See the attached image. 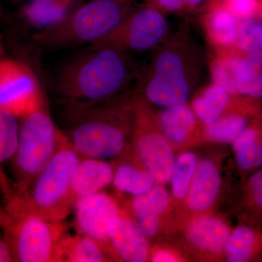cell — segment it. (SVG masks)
<instances>
[{"label": "cell", "mask_w": 262, "mask_h": 262, "mask_svg": "<svg viewBox=\"0 0 262 262\" xmlns=\"http://www.w3.org/2000/svg\"><path fill=\"white\" fill-rule=\"evenodd\" d=\"M231 230L225 221L210 215H201L188 226L187 238L193 247L203 252L224 255Z\"/></svg>", "instance_id": "cell-16"}, {"label": "cell", "mask_w": 262, "mask_h": 262, "mask_svg": "<svg viewBox=\"0 0 262 262\" xmlns=\"http://www.w3.org/2000/svg\"><path fill=\"white\" fill-rule=\"evenodd\" d=\"M213 0H184L185 12L198 10H206L211 4Z\"/></svg>", "instance_id": "cell-34"}, {"label": "cell", "mask_w": 262, "mask_h": 262, "mask_svg": "<svg viewBox=\"0 0 262 262\" xmlns=\"http://www.w3.org/2000/svg\"><path fill=\"white\" fill-rule=\"evenodd\" d=\"M252 103L250 98L232 96L222 86L211 82L196 93L191 107L200 122L206 126L227 112L246 107Z\"/></svg>", "instance_id": "cell-13"}, {"label": "cell", "mask_w": 262, "mask_h": 262, "mask_svg": "<svg viewBox=\"0 0 262 262\" xmlns=\"http://www.w3.org/2000/svg\"><path fill=\"white\" fill-rule=\"evenodd\" d=\"M237 63V96L262 100V52H239Z\"/></svg>", "instance_id": "cell-24"}, {"label": "cell", "mask_w": 262, "mask_h": 262, "mask_svg": "<svg viewBox=\"0 0 262 262\" xmlns=\"http://www.w3.org/2000/svg\"><path fill=\"white\" fill-rule=\"evenodd\" d=\"M74 211L77 232L92 237L108 248L110 223L122 213L116 200L101 191L77 199Z\"/></svg>", "instance_id": "cell-11"}, {"label": "cell", "mask_w": 262, "mask_h": 262, "mask_svg": "<svg viewBox=\"0 0 262 262\" xmlns=\"http://www.w3.org/2000/svg\"><path fill=\"white\" fill-rule=\"evenodd\" d=\"M131 136L138 160L156 184L163 185L170 182L177 160L173 145L160 130L150 105L135 94Z\"/></svg>", "instance_id": "cell-9"}, {"label": "cell", "mask_w": 262, "mask_h": 262, "mask_svg": "<svg viewBox=\"0 0 262 262\" xmlns=\"http://www.w3.org/2000/svg\"><path fill=\"white\" fill-rule=\"evenodd\" d=\"M2 13V8H1V5H0V15H1Z\"/></svg>", "instance_id": "cell-40"}, {"label": "cell", "mask_w": 262, "mask_h": 262, "mask_svg": "<svg viewBox=\"0 0 262 262\" xmlns=\"http://www.w3.org/2000/svg\"><path fill=\"white\" fill-rule=\"evenodd\" d=\"M170 195L163 185L155 184L147 192L134 196L130 203L134 222L146 237L158 234L160 217L168 209Z\"/></svg>", "instance_id": "cell-15"}, {"label": "cell", "mask_w": 262, "mask_h": 262, "mask_svg": "<svg viewBox=\"0 0 262 262\" xmlns=\"http://www.w3.org/2000/svg\"><path fill=\"white\" fill-rule=\"evenodd\" d=\"M67 136L82 158L107 160L121 155L132 135L134 91L94 101L63 99Z\"/></svg>", "instance_id": "cell-1"}, {"label": "cell", "mask_w": 262, "mask_h": 262, "mask_svg": "<svg viewBox=\"0 0 262 262\" xmlns=\"http://www.w3.org/2000/svg\"><path fill=\"white\" fill-rule=\"evenodd\" d=\"M221 185L222 177L216 165L208 158L198 160L186 196L188 208L194 213L209 209L220 194Z\"/></svg>", "instance_id": "cell-14"}, {"label": "cell", "mask_w": 262, "mask_h": 262, "mask_svg": "<svg viewBox=\"0 0 262 262\" xmlns=\"http://www.w3.org/2000/svg\"><path fill=\"white\" fill-rule=\"evenodd\" d=\"M203 61L201 51L182 29L155 49L145 72L140 73L136 96L159 107L187 103L201 82Z\"/></svg>", "instance_id": "cell-2"}, {"label": "cell", "mask_w": 262, "mask_h": 262, "mask_svg": "<svg viewBox=\"0 0 262 262\" xmlns=\"http://www.w3.org/2000/svg\"><path fill=\"white\" fill-rule=\"evenodd\" d=\"M170 24L165 13L152 5L141 4L118 27L88 48H113L127 53L156 49L166 40Z\"/></svg>", "instance_id": "cell-8"}, {"label": "cell", "mask_w": 262, "mask_h": 262, "mask_svg": "<svg viewBox=\"0 0 262 262\" xmlns=\"http://www.w3.org/2000/svg\"><path fill=\"white\" fill-rule=\"evenodd\" d=\"M150 260L154 262H176L179 261V256L176 253L165 249L155 250L150 253Z\"/></svg>", "instance_id": "cell-33"}, {"label": "cell", "mask_w": 262, "mask_h": 262, "mask_svg": "<svg viewBox=\"0 0 262 262\" xmlns=\"http://www.w3.org/2000/svg\"><path fill=\"white\" fill-rule=\"evenodd\" d=\"M112 184L120 192L134 196L147 192L157 184L151 174L142 165L140 167L122 163L115 168Z\"/></svg>", "instance_id": "cell-28"}, {"label": "cell", "mask_w": 262, "mask_h": 262, "mask_svg": "<svg viewBox=\"0 0 262 262\" xmlns=\"http://www.w3.org/2000/svg\"><path fill=\"white\" fill-rule=\"evenodd\" d=\"M194 153L186 151L176 160L170 182L172 196L178 201L185 199L198 165Z\"/></svg>", "instance_id": "cell-30"}, {"label": "cell", "mask_w": 262, "mask_h": 262, "mask_svg": "<svg viewBox=\"0 0 262 262\" xmlns=\"http://www.w3.org/2000/svg\"><path fill=\"white\" fill-rule=\"evenodd\" d=\"M114 170L113 164L107 160L82 158L72 180V190L76 201L101 192L112 184Z\"/></svg>", "instance_id": "cell-18"}, {"label": "cell", "mask_w": 262, "mask_h": 262, "mask_svg": "<svg viewBox=\"0 0 262 262\" xmlns=\"http://www.w3.org/2000/svg\"><path fill=\"white\" fill-rule=\"evenodd\" d=\"M18 117L0 110V193L4 201L14 192L2 168L5 162L13 159L18 144Z\"/></svg>", "instance_id": "cell-26"}, {"label": "cell", "mask_w": 262, "mask_h": 262, "mask_svg": "<svg viewBox=\"0 0 262 262\" xmlns=\"http://www.w3.org/2000/svg\"><path fill=\"white\" fill-rule=\"evenodd\" d=\"M232 145L241 173L247 177L262 168V114L250 120Z\"/></svg>", "instance_id": "cell-21"}, {"label": "cell", "mask_w": 262, "mask_h": 262, "mask_svg": "<svg viewBox=\"0 0 262 262\" xmlns=\"http://www.w3.org/2000/svg\"><path fill=\"white\" fill-rule=\"evenodd\" d=\"M61 130L52 120L44 103L22 117L18 144L13 158L15 194H23L30 187L54 155Z\"/></svg>", "instance_id": "cell-6"}, {"label": "cell", "mask_w": 262, "mask_h": 262, "mask_svg": "<svg viewBox=\"0 0 262 262\" xmlns=\"http://www.w3.org/2000/svg\"><path fill=\"white\" fill-rule=\"evenodd\" d=\"M139 75L130 53L113 48H88L62 69L56 89L65 100L98 101L129 91Z\"/></svg>", "instance_id": "cell-3"}, {"label": "cell", "mask_w": 262, "mask_h": 262, "mask_svg": "<svg viewBox=\"0 0 262 262\" xmlns=\"http://www.w3.org/2000/svg\"><path fill=\"white\" fill-rule=\"evenodd\" d=\"M256 16L262 22V6H260L259 9L256 13Z\"/></svg>", "instance_id": "cell-37"}, {"label": "cell", "mask_w": 262, "mask_h": 262, "mask_svg": "<svg viewBox=\"0 0 262 262\" xmlns=\"http://www.w3.org/2000/svg\"><path fill=\"white\" fill-rule=\"evenodd\" d=\"M261 114V110L252 107L230 110L211 125L205 126V137L212 142L232 144L249 123L250 117Z\"/></svg>", "instance_id": "cell-23"}, {"label": "cell", "mask_w": 262, "mask_h": 262, "mask_svg": "<svg viewBox=\"0 0 262 262\" xmlns=\"http://www.w3.org/2000/svg\"><path fill=\"white\" fill-rule=\"evenodd\" d=\"M0 228L13 261L53 262L57 244L67 233L68 225L63 220L13 214L3 206H0Z\"/></svg>", "instance_id": "cell-7"}, {"label": "cell", "mask_w": 262, "mask_h": 262, "mask_svg": "<svg viewBox=\"0 0 262 262\" xmlns=\"http://www.w3.org/2000/svg\"><path fill=\"white\" fill-rule=\"evenodd\" d=\"M13 261L9 246L5 238L0 237V262Z\"/></svg>", "instance_id": "cell-35"}, {"label": "cell", "mask_w": 262, "mask_h": 262, "mask_svg": "<svg viewBox=\"0 0 262 262\" xmlns=\"http://www.w3.org/2000/svg\"><path fill=\"white\" fill-rule=\"evenodd\" d=\"M81 159L82 157L61 130L56 151L51 160L25 192L13 193L4 201L5 209L13 214L64 220L75 208L72 180Z\"/></svg>", "instance_id": "cell-4"}, {"label": "cell", "mask_w": 262, "mask_h": 262, "mask_svg": "<svg viewBox=\"0 0 262 262\" xmlns=\"http://www.w3.org/2000/svg\"><path fill=\"white\" fill-rule=\"evenodd\" d=\"M238 23L232 12L215 2L205 10L202 18L207 39L215 51L235 48Z\"/></svg>", "instance_id": "cell-17"}, {"label": "cell", "mask_w": 262, "mask_h": 262, "mask_svg": "<svg viewBox=\"0 0 262 262\" xmlns=\"http://www.w3.org/2000/svg\"><path fill=\"white\" fill-rule=\"evenodd\" d=\"M3 48H4V47H3V38L0 36V59L3 58V51H4Z\"/></svg>", "instance_id": "cell-36"}, {"label": "cell", "mask_w": 262, "mask_h": 262, "mask_svg": "<svg viewBox=\"0 0 262 262\" xmlns=\"http://www.w3.org/2000/svg\"><path fill=\"white\" fill-rule=\"evenodd\" d=\"M141 5L136 0H91L33 38L50 48L91 44L118 27Z\"/></svg>", "instance_id": "cell-5"}, {"label": "cell", "mask_w": 262, "mask_h": 262, "mask_svg": "<svg viewBox=\"0 0 262 262\" xmlns=\"http://www.w3.org/2000/svg\"><path fill=\"white\" fill-rule=\"evenodd\" d=\"M241 189L243 223L262 229V168L248 175Z\"/></svg>", "instance_id": "cell-27"}, {"label": "cell", "mask_w": 262, "mask_h": 262, "mask_svg": "<svg viewBox=\"0 0 262 262\" xmlns=\"http://www.w3.org/2000/svg\"><path fill=\"white\" fill-rule=\"evenodd\" d=\"M155 120L163 136L172 145L185 144L198 130V120L187 103L163 108L155 113Z\"/></svg>", "instance_id": "cell-20"}, {"label": "cell", "mask_w": 262, "mask_h": 262, "mask_svg": "<svg viewBox=\"0 0 262 262\" xmlns=\"http://www.w3.org/2000/svg\"><path fill=\"white\" fill-rule=\"evenodd\" d=\"M224 256L228 262L262 261L261 229L241 223L231 231Z\"/></svg>", "instance_id": "cell-22"}, {"label": "cell", "mask_w": 262, "mask_h": 262, "mask_svg": "<svg viewBox=\"0 0 262 262\" xmlns=\"http://www.w3.org/2000/svg\"><path fill=\"white\" fill-rule=\"evenodd\" d=\"M115 259L104 245L89 236L66 233L57 244L53 262H103Z\"/></svg>", "instance_id": "cell-19"}, {"label": "cell", "mask_w": 262, "mask_h": 262, "mask_svg": "<svg viewBox=\"0 0 262 262\" xmlns=\"http://www.w3.org/2000/svg\"><path fill=\"white\" fill-rule=\"evenodd\" d=\"M79 0H32L23 7L22 15L38 28L58 23L75 8Z\"/></svg>", "instance_id": "cell-25"}, {"label": "cell", "mask_w": 262, "mask_h": 262, "mask_svg": "<svg viewBox=\"0 0 262 262\" xmlns=\"http://www.w3.org/2000/svg\"><path fill=\"white\" fill-rule=\"evenodd\" d=\"M239 51L234 49L215 51L210 63L212 82L222 86L232 96H237V62Z\"/></svg>", "instance_id": "cell-29"}, {"label": "cell", "mask_w": 262, "mask_h": 262, "mask_svg": "<svg viewBox=\"0 0 262 262\" xmlns=\"http://www.w3.org/2000/svg\"><path fill=\"white\" fill-rule=\"evenodd\" d=\"M155 0H144L145 2V4H153L155 3Z\"/></svg>", "instance_id": "cell-38"}, {"label": "cell", "mask_w": 262, "mask_h": 262, "mask_svg": "<svg viewBox=\"0 0 262 262\" xmlns=\"http://www.w3.org/2000/svg\"><path fill=\"white\" fill-rule=\"evenodd\" d=\"M258 1L259 4L261 5V6H262V0H258Z\"/></svg>", "instance_id": "cell-39"}, {"label": "cell", "mask_w": 262, "mask_h": 262, "mask_svg": "<svg viewBox=\"0 0 262 262\" xmlns=\"http://www.w3.org/2000/svg\"><path fill=\"white\" fill-rule=\"evenodd\" d=\"M44 103L39 82L27 65L0 59V110L22 118Z\"/></svg>", "instance_id": "cell-10"}, {"label": "cell", "mask_w": 262, "mask_h": 262, "mask_svg": "<svg viewBox=\"0 0 262 262\" xmlns=\"http://www.w3.org/2000/svg\"><path fill=\"white\" fill-rule=\"evenodd\" d=\"M235 49L243 53L262 52V22L257 17L239 19Z\"/></svg>", "instance_id": "cell-31"}, {"label": "cell", "mask_w": 262, "mask_h": 262, "mask_svg": "<svg viewBox=\"0 0 262 262\" xmlns=\"http://www.w3.org/2000/svg\"><path fill=\"white\" fill-rule=\"evenodd\" d=\"M108 236V247L114 258L127 262L149 259L148 237L134 220L122 213L112 221Z\"/></svg>", "instance_id": "cell-12"}, {"label": "cell", "mask_w": 262, "mask_h": 262, "mask_svg": "<svg viewBox=\"0 0 262 262\" xmlns=\"http://www.w3.org/2000/svg\"><path fill=\"white\" fill-rule=\"evenodd\" d=\"M151 5H154L165 13H177L186 11L184 0H155V3Z\"/></svg>", "instance_id": "cell-32"}]
</instances>
